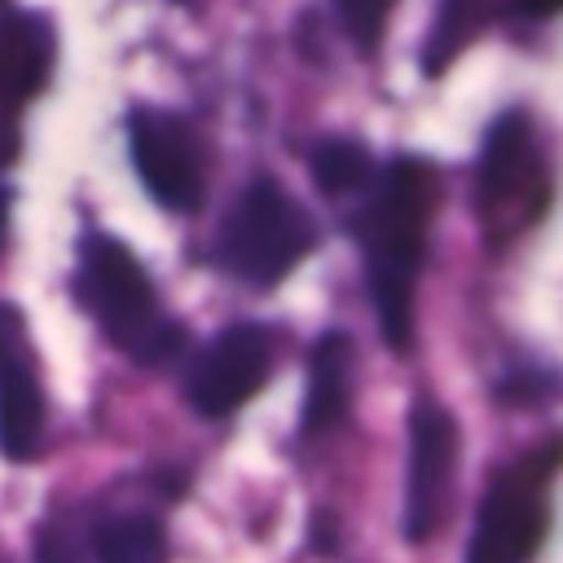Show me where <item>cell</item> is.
Listing matches in <instances>:
<instances>
[{"mask_svg":"<svg viewBox=\"0 0 563 563\" xmlns=\"http://www.w3.org/2000/svg\"><path fill=\"white\" fill-rule=\"evenodd\" d=\"M431 216H435V172L413 154L391 158L374 176L356 216L378 334L396 352H409L413 343V282L427 260Z\"/></svg>","mask_w":563,"mask_h":563,"instance_id":"obj_1","label":"cell"},{"mask_svg":"<svg viewBox=\"0 0 563 563\" xmlns=\"http://www.w3.org/2000/svg\"><path fill=\"white\" fill-rule=\"evenodd\" d=\"M75 295L101 321V330L128 356H136L145 365L172 361L185 343V330L158 312V295H154L145 268L119 238H106V233L84 238L79 268H75Z\"/></svg>","mask_w":563,"mask_h":563,"instance_id":"obj_2","label":"cell"},{"mask_svg":"<svg viewBox=\"0 0 563 563\" xmlns=\"http://www.w3.org/2000/svg\"><path fill=\"white\" fill-rule=\"evenodd\" d=\"M317 246L312 216L277 185V180H251L224 211L216 229V264L246 282V286H277L308 251Z\"/></svg>","mask_w":563,"mask_h":563,"instance_id":"obj_3","label":"cell"},{"mask_svg":"<svg viewBox=\"0 0 563 563\" xmlns=\"http://www.w3.org/2000/svg\"><path fill=\"white\" fill-rule=\"evenodd\" d=\"M554 440L541 453L497 471L466 545V563H528L545 537V484L554 471Z\"/></svg>","mask_w":563,"mask_h":563,"instance_id":"obj_4","label":"cell"},{"mask_svg":"<svg viewBox=\"0 0 563 563\" xmlns=\"http://www.w3.org/2000/svg\"><path fill=\"white\" fill-rule=\"evenodd\" d=\"M457 453H462V431L453 413L418 396L409 405V471H405V537L431 541L449 515V493L457 479Z\"/></svg>","mask_w":563,"mask_h":563,"instance_id":"obj_5","label":"cell"},{"mask_svg":"<svg viewBox=\"0 0 563 563\" xmlns=\"http://www.w3.org/2000/svg\"><path fill=\"white\" fill-rule=\"evenodd\" d=\"M528 189L545 194V185L537 176L532 128L519 110H506L488 128L484 150H479V167H475V207H479V220L488 224V233L506 238L523 220L537 216V207L528 202Z\"/></svg>","mask_w":563,"mask_h":563,"instance_id":"obj_6","label":"cell"},{"mask_svg":"<svg viewBox=\"0 0 563 563\" xmlns=\"http://www.w3.org/2000/svg\"><path fill=\"white\" fill-rule=\"evenodd\" d=\"M128 150L154 202L172 211H194L202 202V150L180 114L136 106L128 119Z\"/></svg>","mask_w":563,"mask_h":563,"instance_id":"obj_7","label":"cell"},{"mask_svg":"<svg viewBox=\"0 0 563 563\" xmlns=\"http://www.w3.org/2000/svg\"><path fill=\"white\" fill-rule=\"evenodd\" d=\"M273 365V330L255 325V321H238L224 325L194 361L189 369V405L202 418H224L238 405H246Z\"/></svg>","mask_w":563,"mask_h":563,"instance_id":"obj_8","label":"cell"},{"mask_svg":"<svg viewBox=\"0 0 563 563\" xmlns=\"http://www.w3.org/2000/svg\"><path fill=\"white\" fill-rule=\"evenodd\" d=\"M22 352V321L13 308H0V449L13 462H26L44 435V396Z\"/></svg>","mask_w":563,"mask_h":563,"instance_id":"obj_9","label":"cell"},{"mask_svg":"<svg viewBox=\"0 0 563 563\" xmlns=\"http://www.w3.org/2000/svg\"><path fill=\"white\" fill-rule=\"evenodd\" d=\"M53 53H57V35L44 13H22V9L4 13L0 18V101L4 106L31 101L48 84Z\"/></svg>","mask_w":563,"mask_h":563,"instance_id":"obj_10","label":"cell"},{"mask_svg":"<svg viewBox=\"0 0 563 563\" xmlns=\"http://www.w3.org/2000/svg\"><path fill=\"white\" fill-rule=\"evenodd\" d=\"M352 339L343 330H325L317 343H312V361H308V391H303V435H317V431H330L343 413H347V400H352Z\"/></svg>","mask_w":563,"mask_h":563,"instance_id":"obj_11","label":"cell"},{"mask_svg":"<svg viewBox=\"0 0 563 563\" xmlns=\"http://www.w3.org/2000/svg\"><path fill=\"white\" fill-rule=\"evenodd\" d=\"M308 172L317 180V189L325 198H352V194H365L378 176L374 167V154L361 145V141H347V136H330V141H317L312 154H308Z\"/></svg>","mask_w":563,"mask_h":563,"instance_id":"obj_12","label":"cell"},{"mask_svg":"<svg viewBox=\"0 0 563 563\" xmlns=\"http://www.w3.org/2000/svg\"><path fill=\"white\" fill-rule=\"evenodd\" d=\"M97 563H167V532L150 515H114L92 532Z\"/></svg>","mask_w":563,"mask_h":563,"instance_id":"obj_13","label":"cell"},{"mask_svg":"<svg viewBox=\"0 0 563 563\" xmlns=\"http://www.w3.org/2000/svg\"><path fill=\"white\" fill-rule=\"evenodd\" d=\"M391 9H396V0H334V13H339V22H343V31H347L361 48H374V44H378V35H383Z\"/></svg>","mask_w":563,"mask_h":563,"instance_id":"obj_14","label":"cell"},{"mask_svg":"<svg viewBox=\"0 0 563 563\" xmlns=\"http://www.w3.org/2000/svg\"><path fill=\"white\" fill-rule=\"evenodd\" d=\"M554 9H559V0H515L519 18H550Z\"/></svg>","mask_w":563,"mask_h":563,"instance_id":"obj_15","label":"cell"},{"mask_svg":"<svg viewBox=\"0 0 563 563\" xmlns=\"http://www.w3.org/2000/svg\"><path fill=\"white\" fill-rule=\"evenodd\" d=\"M9 202H13V198H9V189L0 185V238H4V224H9Z\"/></svg>","mask_w":563,"mask_h":563,"instance_id":"obj_16","label":"cell"}]
</instances>
